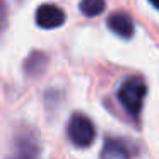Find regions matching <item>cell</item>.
Returning <instances> with one entry per match:
<instances>
[{"instance_id":"cell-1","label":"cell","mask_w":159,"mask_h":159,"mask_svg":"<svg viewBox=\"0 0 159 159\" xmlns=\"http://www.w3.org/2000/svg\"><path fill=\"white\" fill-rule=\"evenodd\" d=\"M145 94H147V86L140 77H128L118 87V101L132 116L140 115Z\"/></svg>"},{"instance_id":"cell-2","label":"cell","mask_w":159,"mask_h":159,"mask_svg":"<svg viewBox=\"0 0 159 159\" xmlns=\"http://www.w3.org/2000/svg\"><path fill=\"white\" fill-rule=\"evenodd\" d=\"M67 134L74 145L77 147H89L96 137L94 123L82 113H74L67 127Z\"/></svg>"},{"instance_id":"cell-3","label":"cell","mask_w":159,"mask_h":159,"mask_svg":"<svg viewBox=\"0 0 159 159\" xmlns=\"http://www.w3.org/2000/svg\"><path fill=\"white\" fill-rule=\"evenodd\" d=\"M65 22V12L53 4H43L36 11V24L43 29H55Z\"/></svg>"},{"instance_id":"cell-4","label":"cell","mask_w":159,"mask_h":159,"mask_svg":"<svg viewBox=\"0 0 159 159\" xmlns=\"http://www.w3.org/2000/svg\"><path fill=\"white\" fill-rule=\"evenodd\" d=\"M108 28L123 39H130L134 36V21H132L130 16L123 14V12L111 14L108 17Z\"/></svg>"},{"instance_id":"cell-5","label":"cell","mask_w":159,"mask_h":159,"mask_svg":"<svg viewBox=\"0 0 159 159\" xmlns=\"http://www.w3.org/2000/svg\"><path fill=\"white\" fill-rule=\"evenodd\" d=\"M132 156V149L128 147V144L121 139H113L108 137L104 140L103 151H101V157L104 159H125Z\"/></svg>"},{"instance_id":"cell-6","label":"cell","mask_w":159,"mask_h":159,"mask_svg":"<svg viewBox=\"0 0 159 159\" xmlns=\"http://www.w3.org/2000/svg\"><path fill=\"white\" fill-rule=\"evenodd\" d=\"M79 9L86 17H96L104 12L106 2L104 0H82L79 4Z\"/></svg>"},{"instance_id":"cell-7","label":"cell","mask_w":159,"mask_h":159,"mask_svg":"<svg viewBox=\"0 0 159 159\" xmlns=\"http://www.w3.org/2000/svg\"><path fill=\"white\" fill-rule=\"evenodd\" d=\"M46 65V55L45 53H33L28 60H26V65H24V70L28 74H39Z\"/></svg>"},{"instance_id":"cell-8","label":"cell","mask_w":159,"mask_h":159,"mask_svg":"<svg viewBox=\"0 0 159 159\" xmlns=\"http://www.w3.org/2000/svg\"><path fill=\"white\" fill-rule=\"evenodd\" d=\"M5 24H7V11H5L4 0H0V33L4 31Z\"/></svg>"},{"instance_id":"cell-9","label":"cell","mask_w":159,"mask_h":159,"mask_svg":"<svg viewBox=\"0 0 159 159\" xmlns=\"http://www.w3.org/2000/svg\"><path fill=\"white\" fill-rule=\"evenodd\" d=\"M149 4L152 5V7H156L159 11V0H149Z\"/></svg>"}]
</instances>
